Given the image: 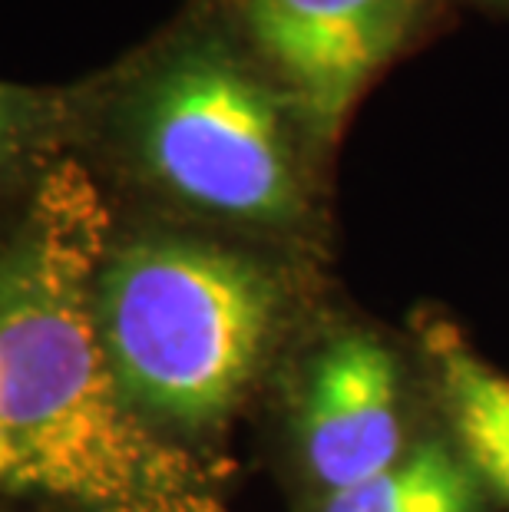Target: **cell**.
Returning a JSON list of instances; mask_svg holds the SVG:
<instances>
[{
	"label": "cell",
	"mask_w": 509,
	"mask_h": 512,
	"mask_svg": "<svg viewBox=\"0 0 509 512\" xmlns=\"http://www.w3.org/2000/svg\"><path fill=\"white\" fill-rule=\"evenodd\" d=\"M288 512H503L437 430L414 453L364 483L288 503Z\"/></svg>",
	"instance_id": "7"
},
{
	"label": "cell",
	"mask_w": 509,
	"mask_h": 512,
	"mask_svg": "<svg viewBox=\"0 0 509 512\" xmlns=\"http://www.w3.org/2000/svg\"><path fill=\"white\" fill-rule=\"evenodd\" d=\"M77 126V86H27L0 80V212L70 156Z\"/></svg>",
	"instance_id": "8"
},
{
	"label": "cell",
	"mask_w": 509,
	"mask_h": 512,
	"mask_svg": "<svg viewBox=\"0 0 509 512\" xmlns=\"http://www.w3.org/2000/svg\"><path fill=\"white\" fill-rule=\"evenodd\" d=\"M338 288L334 258L116 212L90 308L136 417L238 479L235 437Z\"/></svg>",
	"instance_id": "3"
},
{
	"label": "cell",
	"mask_w": 509,
	"mask_h": 512,
	"mask_svg": "<svg viewBox=\"0 0 509 512\" xmlns=\"http://www.w3.org/2000/svg\"><path fill=\"white\" fill-rule=\"evenodd\" d=\"M70 156L119 215L334 258V152L225 20L80 83Z\"/></svg>",
	"instance_id": "2"
},
{
	"label": "cell",
	"mask_w": 509,
	"mask_h": 512,
	"mask_svg": "<svg viewBox=\"0 0 509 512\" xmlns=\"http://www.w3.org/2000/svg\"><path fill=\"white\" fill-rule=\"evenodd\" d=\"M430 17V0H232L225 24L331 152Z\"/></svg>",
	"instance_id": "5"
},
{
	"label": "cell",
	"mask_w": 509,
	"mask_h": 512,
	"mask_svg": "<svg viewBox=\"0 0 509 512\" xmlns=\"http://www.w3.org/2000/svg\"><path fill=\"white\" fill-rule=\"evenodd\" d=\"M113 202L67 156L0 232V509L235 512V479L156 437L90 308Z\"/></svg>",
	"instance_id": "1"
},
{
	"label": "cell",
	"mask_w": 509,
	"mask_h": 512,
	"mask_svg": "<svg viewBox=\"0 0 509 512\" xmlns=\"http://www.w3.org/2000/svg\"><path fill=\"white\" fill-rule=\"evenodd\" d=\"M480 4H496V7H509V0H480Z\"/></svg>",
	"instance_id": "10"
},
{
	"label": "cell",
	"mask_w": 509,
	"mask_h": 512,
	"mask_svg": "<svg viewBox=\"0 0 509 512\" xmlns=\"http://www.w3.org/2000/svg\"><path fill=\"white\" fill-rule=\"evenodd\" d=\"M437 430L414 334L344 285L301 331L252 420L258 463L285 503L364 483Z\"/></svg>",
	"instance_id": "4"
},
{
	"label": "cell",
	"mask_w": 509,
	"mask_h": 512,
	"mask_svg": "<svg viewBox=\"0 0 509 512\" xmlns=\"http://www.w3.org/2000/svg\"><path fill=\"white\" fill-rule=\"evenodd\" d=\"M404 324L424 357L440 433L509 512V374L437 301L417 304Z\"/></svg>",
	"instance_id": "6"
},
{
	"label": "cell",
	"mask_w": 509,
	"mask_h": 512,
	"mask_svg": "<svg viewBox=\"0 0 509 512\" xmlns=\"http://www.w3.org/2000/svg\"><path fill=\"white\" fill-rule=\"evenodd\" d=\"M0 512H7V509H0Z\"/></svg>",
	"instance_id": "11"
},
{
	"label": "cell",
	"mask_w": 509,
	"mask_h": 512,
	"mask_svg": "<svg viewBox=\"0 0 509 512\" xmlns=\"http://www.w3.org/2000/svg\"><path fill=\"white\" fill-rule=\"evenodd\" d=\"M20 209V205H14V209H10V212H0V232H4V225L10 222V215H14Z\"/></svg>",
	"instance_id": "9"
}]
</instances>
